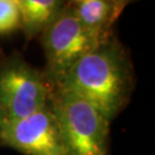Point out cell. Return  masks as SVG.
Wrapping results in <instances>:
<instances>
[{"label":"cell","mask_w":155,"mask_h":155,"mask_svg":"<svg viewBox=\"0 0 155 155\" xmlns=\"http://www.w3.org/2000/svg\"><path fill=\"white\" fill-rule=\"evenodd\" d=\"M3 121H4V116H3V114L1 112V110H0V127H1Z\"/></svg>","instance_id":"cell-9"},{"label":"cell","mask_w":155,"mask_h":155,"mask_svg":"<svg viewBox=\"0 0 155 155\" xmlns=\"http://www.w3.org/2000/svg\"><path fill=\"white\" fill-rule=\"evenodd\" d=\"M20 27L17 0H0V35L14 31Z\"/></svg>","instance_id":"cell-8"},{"label":"cell","mask_w":155,"mask_h":155,"mask_svg":"<svg viewBox=\"0 0 155 155\" xmlns=\"http://www.w3.org/2000/svg\"><path fill=\"white\" fill-rule=\"evenodd\" d=\"M101 40L80 23L67 2L61 14L41 33L45 57V71L42 73L49 88L57 85L64 74Z\"/></svg>","instance_id":"cell-3"},{"label":"cell","mask_w":155,"mask_h":155,"mask_svg":"<svg viewBox=\"0 0 155 155\" xmlns=\"http://www.w3.org/2000/svg\"><path fill=\"white\" fill-rule=\"evenodd\" d=\"M0 141L25 155H68L60 126L48 103L27 117L3 121Z\"/></svg>","instance_id":"cell-5"},{"label":"cell","mask_w":155,"mask_h":155,"mask_svg":"<svg viewBox=\"0 0 155 155\" xmlns=\"http://www.w3.org/2000/svg\"><path fill=\"white\" fill-rule=\"evenodd\" d=\"M134 85V70L128 52L110 35L81 58L51 88L83 98L112 123L127 106Z\"/></svg>","instance_id":"cell-1"},{"label":"cell","mask_w":155,"mask_h":155,"mask_svg":"<svg viewBox=\"0 0 155 155\" xmlns=\"http://www.w3.org/2000/svg\"><path fill=\"white\" fill-rule=\"evenodd\" d=\"M126 0H75L69 5L80 23L101 39L112 35V27L128 5Z\"/></svg>","instance_id":"cell-6"},{"label":"cell","mask_w":155,"mask_h":155,"mask_svg":"<svg viewBox=\"0 0 155 155\" xmlns=\"http://www.w3.org/2000/svg\"><path fill=\"white\" fill-rule=\"evenodd\" d=\"M48 105L60 126L68 155H110L111 122L71 92L49 88Z\"/></svg>","instance_id":"cell-2"},{"label":"cell","mask_w":155,"mask_h":155,"mask_svg":"<svg viewBox=\"0 0 155 155\" xmlns=\"http://www.w3.org/2000/svg\"><path fill=\"white\" fill-rule=\"evenodd\" d=\"M49 87L43 73L19 55L0 66V110L4 120L31 115L48 103Z\"/></svg>","instance_id":"cell-4"},{"label":"cell","mask_w":155,"mask_h":155,"mask_svg":"<svg viewBox=\"0 0 155 155\" xmlns=\"http://www.w3.org/2000/svg\"><path fill=\"white\" fill-rule=\"evenodd\" d=\"M20 27L27 38L41 35L61 14L67 5L61 0H17Z\"/></svg>","instance_id":"cell-7"}]
</instances>
